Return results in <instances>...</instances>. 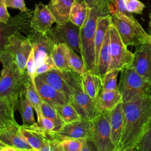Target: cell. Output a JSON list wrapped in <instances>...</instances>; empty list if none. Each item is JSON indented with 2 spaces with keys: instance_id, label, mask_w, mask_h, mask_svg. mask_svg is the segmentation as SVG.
<instances>
[{
  "instance_id": "obj_44",
  "label": "cell",
  "mask_w": 151,
  "mask_h": 151,
  "mask_svg": "<svg viewBox=\"0 0 151 151\" xmlns=\"http://www.w3.org/2000/svg\"><path fill=\"white\" fill-rule=\"evenodd\" d=\"M81 151H99L92 139L85 140L84 144Z\"/></svg>"
},
{
  "instance_id": "obj_50",
  "label": "cell",
  "mask_w": 151,
  "mask_h": 151,
  "mask_svg": "<svg viewBox=\"0 0 151 151\" xmlns=\"http://www.w3.org/2000/svg\"><path fill=\"white\" fill-rule=\"evenodd\" d=\"M4 1H5V0H4Z\"/></svg>"
},
{
  "instance_id": "obj_12",
  "label": "cell",
  "mask_w": 151,
  "mask_h": 151,
  "mask_svg": "<svg viewBox=\"0 0 151 151\" xmlns=\"http://www.w3.org/2000/svg\"><path fill=\"white\" fill-rule=\"evenodd\" d=\"M19 127L15 120H0V144L12 146L21 150L33 149L21 135Z\"/></svg>"
},
{
  "instance_id": "obj_10",
  "label": "cell",
  "mask_w": 151,
  "mask_h": 151,
  "mask_svg": "<svg viewBox=\"0 0 151 151\" xmlns=\"http://www.w3.org/2000/svg\"><path fill=\"white\" fill-rule=\"evenodd\" d=\"M50 29L47 33H42L31 29L27 35L34 50L37 67L51 55L54 45L57 44Z\"/></svg>"
},
{
  "instance_id": "obj_17",
  "label": "cell",
  "mask_w": 151,
  "mask_h": 151,
  "mask_svg": "<svg viewBox=\"0 0 151 151\" xmlns=\"http://www.w3.org/2000/svg\"><path fill=\"white\" fill-rule=\"evenodd\" d=\"M57 133L62 141L66 139H92L91 120L82 119L78 121L64 123Z\"/></svg>"
},
{
  "instance_id": "obj_48",
  "label": "cell",
  "mask_w": 151,
  "mask_h": 151,
  "mask_svg": "<svg viewBox=\"0 0 151 151\" xmlns=\"http://www.w3.org/2000/svg\"><path fill=\"white\" fill-rule=\"evenodd\" d=\"M148 34L151 36V12L149 14V31Z\"/></svg>"
},
{
  "instance_id": "obj_40",
  "label": "cell",
  "mask_w": 151,
  "mask_h": 151,
  "mask_svg": "<svg viewBox=\"0 0 151 151\" xmlns=\"http://www.w3.org/2000/svg\"><path fill=\"white\" fill-rule=\"evenodd\" d=\"M40 151H64V150L61 141L57 139H54L46 141Z\"/></svg>"
},
{
  "instance_id": "obj_46",
  "label": "cell",
  "mask_w": 151,
  "mask_h": 151,
  "mask_svg": "<svg viewBox=\"0 0 151 151\" xmlns=\"http://www.w3.org/2000/svg\"><path fill=\"white\" fill-rule=\"evenodd\" d=\"M88 8H91L94 5L97 0H83Z\"/></svg>"
},
{
  "instance_id": "obj_39",
  "label": "cell",
  "mask_w": 151,
  "mask_h": 151,
  "mask_svg": "<svg viewBox=\"0 0 151 151\" xmlns=\"http://www.w3.org/2000/svg\"><path fill=\"white\" fill-rule=\"evenodd\" d=\"M126 9L132 14H140L145 8V5L139 0H124Z\"/></svg>"
},
{
  "instance_id": "obj_43",
  "label": "cell",
  "mask_w": 151,
  "mask_h": 151,
  "mask_svg": "<svg viewBox=\"0 0 151 151\" xmlns=\"http://www.w3.org/2000/svg\"><path fill=\"white\" fill-rule=\"evenodd\" d=\"M10 15L7 11V7L4 1H0V22L6 23L10 18Z\"/></svg>"
},
{
  "instance_id": "obj_4",
  "label": "cell",
  "mask_w": 151,
  "mask_h": 151,
  "mask_svg": "<svg viewBox=\"0 0 151 151\" xmlns=\"http://www.w3.org/2000/svg\"><path fill=\"white\" fill-rule=\"evenodd\" d=\"M118 89L122 96V102L127 103L142 95L151 96V83L129 66L120 71Z\"/></svg>"
},
{
  "instance_id": "obj_9",
  "label": "cell",
  "mask_w": 151,
  "mask_h": 151,
  "mask_svg": "<svg viewBox=\"0 0 151 151\" xmlns=\"http://www.w3.org/2000/svg\"><path fill=\"white\" fill-rule=\"evenodd\" d=\"M2 50L8 51L13 55L21 74H26L27 61L32 50L28 37L21 32H16L8 38Z\"/></svg>"
},
{
  "instance_id": "obj_5",
  "label": "cell",
  "mask_w": 151,
  "mask_h": 151,
  "mask_svg": "<svg viewBox=\"0 0 151 151\" xmlns=\"http://www.w3.org/2000/svg\"><path fill=\"white\" fill-rule=\"evenodd\" d=\"M111 24L115 27L122 41L127 47H136L151 37L144 30L134 15L120 14L111 16Z\"/></svg>"
},
{
  "instance_id": "obj_19",
  "label": "cell",
  "mask_w": 151,
  "mask_h": 151,
  "mask_svg": "<svg viewBox=\"0 0 151 151\" xmlns=\"http://www.w3.org/2000/svg\"><path fill=\"white\" fill-rule=\"evenodd\" d=\"M35 83L37 90L42 101L52 106L69 103V100L64 93L47 83L39 76L35 77Z\"/></svg>"
},
{
  "instance_id": "obj_7",
  "label": "cell",
  "mask_w": 151,
  "mask_h": 151,
  "mask_svg": "<svg viewBox=\"0 0 151 151\" xmlns=\"http://www.w3.org/2000/svg\"><path fill=\"white\" fill-rule=\"evenodd\" d=\"M110 113L105 111L91 120L92 140L99 151H117L111 139Z\"/></svg>"
},
{
  "instance_id": "obj_13",
  "label": "cell",
  "mask_w": 151,
  "mask_h": 151,
  "mask_svg": "<svg viewBox=\"0 0 151 151\" xmlns=\"http://www.w3.org/2000/svg\"><path fill=\"white\" fill-rule=\"evenodd\" d=\"M19 131L25 141L34 149H41L48 140L57 139L61 141L57 132H50L44 129L38 122L30 125H20Z\"/></svg>"
},
{
  "instance_id": "obj_27",
  "label": "cell",
  "mask_w": 151,
  "mask_h": 151,
  "mask_svg": "<svg viewBox=\"0 0 151 151\" xmlns=\"http://www.w3.org/2000/svg\"><path fill=\"white\" fill-rule=\"evenodd\" d=\"M56 68L61 71L71 70L68 62V45L64 43L56 44L51 54Z\"/></svg>"
},
{
  "instance_id": "obj_31",
  "label": "cell",
  "mask_w": 151,
  "mask_h": 151,
  "mask_svg": "<svg viewBox=\"0 0 151 151\" xmlns=\"http://www.w3.org/2000/svg\"><path fill=\"white\" fill-rule=\"evenodd\" d=\"M68 62L71 70L82 76L86 72L85 66L83 60L78 53L68 46Z\"/></svg>"
},
{
  "instance_id": "obj_11",
  "label": "cell",
  "mask_w": 151,
  "mask_h": 151,
  "mask_svg": "<svg viewBox=\"0 0 151 151\" xmlns=\"http://www.w3.org/2000/svg\"><path fill=\"white\" fill-rule=\"evenodd\" d=\"M32 14L33 11L29 10L10 18L6 23L0 22L1 50L3 49L8 38L11 35L16 32H29L31 30V20Z\"/></svg>"
},
{
  "instance_id": "obj_45",
  "label": "cell",
  "mask_w": 151,
  "mask_h": 151,
  "mask_svg": "<svg viewBox=\"0 0 151 151\" xmlns=\"http://www.w3.org/2000/svg\"><path fill=\"white\" fill-rule=\"evenodd\" d=\"M1 145L0 151H21V149H19L17 147H15L12 146H9L4 144Z\"/></svg>"
},
{
  "instance_id": "obj_18",
  "label": "cell",
  "mask_w": 151,
  "mask_h": 151,
  "mask_svg": "<svg viewBox=\"0 0 151 151\" xmlns=\"http://www.w3.org/2000/svg\"><path fill=\"white\" fill-rule=\"evenodd\" d=\"M55 22V19L47 5L39 2L36 4L31 20V29L47 33Z\"/></svg>"
},
{
  "instance_id": "obj_1",
  "label": "cell",
  "mask_w": 151,
  "mask_h": 151,
  "mask_svg": "<svg viewBox=\"0 0 151 151\" xmlns=\"http://www.w3.org/2000/svg\"><path fill=\"white\" fill-rule=\"evenodd\" d=\"M124 128L119 148L122 151L136 145L151 120V96L142 95L123 103Z\"/></svg>"
},
{
  "instance_id": "obj_35",
  "label": "cell",
  "mask_w": 151,
  "mask_h": 151,
  "mask_svg": "<svg viewBox=\"0 0 151 151\" xmlns=\"http://www.w3.org/2000/svg\"><path fill=\"white\" fill-rule=\"evenodd\" d=\"M136 146L139 151H151V120Z\"/></svg>"
},
{
  "instance_id": "obj_26",
  "label": "cell",
  "mask_w": 151,
  "mask_h": 151,
  "mask_svg": "<svg viewBox=\"0 0 151 151\" xmlns=\"http://www.w3.org/2000/svg\"><path fill=\"white\" fill-rule=\"evenodd\" d=\"M111 24V15L101 16L99 18L97 24L95 38H94L96 68L98 62L100 52L105 38L106 34ZM95 71H96V68H95Z\"/></svg>"
},
{
  "instance_id": "obj_3",
  "label": "cell",
  "mask_w": 151,
  "mask_h": 151,
  "mask_svg": "<svg viewBox=\"0 0 151 151\" xmlns=\"http://www.w3.org/2000/svg\"><path fill=\"white\" fill-rule=\"evenodd\" d=\"M2 65L0 77V104L18 109L19 95L24 88V76L17 65L15 59L8 51L0 52Z\"/></svg>"
},
{
  "instance_id": "obj_47",
  "label": "cell",
  "mask_w": 151,
  "mask_h": 151,
  "mask_svg": "<svg viewBox=\"0 0 151 151\" xmlns=\"http://www.w3.org/2000/svg\"><path fill=\"white\" fill-rule=\"evenodd\" d=\"M122 151H139V150H138L137 146L134 145V146L127 147V148H126V149H124Z\"/></svg>"
},
{
  "instance_id": "obj_16",
  "label": "cell",
  "mask_w": 151,
  "mask_h": 151,
  "mask_svg": "<svg viewBox=\"0 0 151 151\" xmlns=\"http://www.w3.org/2000/svg\"><path fill=\"white\" fill-rule=\"evenodd\" d=\"M69 103L74 106L82 119L91 120L99 114L96 110V101L83 89L82 80L69 99Z\"/></svg>"
},
{
  "instance_id": "obj_38",
  "label": "cell",
  "mask_w": 151,
  "mask_h": 151,
  "mask_svg": "<svg viewBox=\"0 0 151 151\" xmlns=\"http://www.w3.org/2000/svg\"><path fill=\"white\" fill-rule=\"evenodd\" d=\"M56 68L52 58L51 55H50L38 67H37L35 76H39L45 73Z\"/></svg>"
},
{
  "instance_id": "obj_32",
  "label": "cell",
  "mask_w": 151,
  "mask_h": 151,
  "mask_svg": "<svg viewBox=\"0 0 151 151\" xmlns=\"http://www.w3.org/2000/svg\"><path fill=\"white\" fill-rule=\"evenodd\" d=\"M41 110L43 116L52 120L56 125L57 132L59 131L62 126L64 124V123L59 116L55 108L50 104L43 101Z\"/></svg>"
},
{
  "instance_id": "obj_8",
  "label": "cell",
  "mask_w": 151,
  "mask_h": 151,
  "mask_svg": "<svg viewBox=\"0 0 151 151\" xmlns=\"http://www.w3.org/2000/svg\"><path fill=\"white\" fill-rule=\"evenodd\" d=\"M111 63L110 69H117L120 71L129 67L133 61L134 54L127 49L122 41L116 28L111 24L110 27Z\"/></svg>"
},
{
  "instance_id": "obj_28",
  "label": "cell",
  "mask_w": 151,
  "mask_h": 151,
  "mask_svg": "<svg viewBox=\"0 0 151 151\" xmlns=\"http://www.w3.org/2000/svg\"><path fill=\"white\" fill-rule=\"evenodd\" d=\"M18 110L21 114L24 125H30L35 123L34 114V109L26 96L24 87L19 95Z\"/></svg>"
},
{
  "instance_id": "obj_33",
  "label": "cell",
  "mask_w": 151,
  "mask_h": 151,
  "mask_svg": "<svg viewBox=\"0 0 151 151\" xmlns=\"http://www.w3.org/2000/svg\"><path fill=\"white\" fill-rule=\"evenodd\" d=\"M120 70L117 69L109 70L102 78V90H118L117 78Z\"/></svg>"
},
{
  "instance_id": "obj_22",
  "label": "cell",
  "mask_w": 151,
  "mask_h": 151,
  "mask_svg": "<svg viewBox=\"0 0 151 151\" xmlns=\"http://www.w3.org/2000/svg\"><path fill=\"white\" fill-rule=\"evenodd\" d=\"M74 0H50L47 6L55 19V22L63 25L69 20L70 13Z\"/></svg>"
},
{
  "instance_id": "obj_49",
  "label": "cell",
  "mask_w": 151,
  "mask_h": 151,
  "mask_svg": "<svg viewBox=\"0 0 151 151\" xmlns=\"http://www.w3.org/2000/svg\"><path fill=\"white\" fill-rule=\"evenodd\" d=\"M21 151H40L39 150L34 149H25V150H21Z\"/></svg>"
},
{
  "instance_id": "obj_30",
  "label": "cell",
  "mask_w": 151,
  "mask_h": 151,
  "mask_svg": "<svg viewBox=\"0 0 151 151\" xmlns=\"http://www.w3.org/2000/svg\"><path fill=\"white\" fill-rule=\"evenodd\" d=\"M64 123H68L82 119L80 115L70 103L53 106Z\"/></svg>"
},
{
  "instance_id": "obj_6",
  "label": "cell",
  "mask_w": 151,
  "mask_h": 151,
  "mask_svg": "<svg viewBox=\"0 0 151 151\" xmlns=\"http://www.w3.org/2000/svg\"><path fill=\"white\" fill-rule=\"evenodd\" d=\"M39 77L47 83L64 93L68 100L73 95L76 87L81 83V76L73 70L61 71L53 69Z\"/></svg>"
},
{
  "instance_id": "obj_2",
  "label": "cell",
  "mask_w": 151,
  "mask_h": 151,
  "mask_svg": "<svg viewBox=\"0 0 151 151\" xmlns=\"http://www.w3.org/2000/svg\"><path fill=\"white\" fill-rule=\"evenodd\" d=\"M110 0H97L93 7H87L86 19L80 31L81 57L83 60L86 71L95 73L94 38L99 18L110 15Z\"/></svg>"
},
{
  "instance_id": "obj_21",
  "label": "cell",
  "mask_w": 151,
  "mask_h": 151,
  "mask_svg": "<svg viewBox=\"0 0 151 151\" xmlns=\"http://www.w3.org/2000/svg\"><path fill=\"white\" fill-rule=\"evenodd\" d=\"M122 101V96L119 89L116 90H101L96 101L97 113L109 111L113 110L119 103Z\"/></svg>"
},
{
  "instance_id": "obj_25",
  "label": "cell",
  "mask_w": 151,
  "mask_h": 151,
  "mask_svg": "<svg viewBox=\"0 0 151 151\" xmlns=\"http://www.w3.org/2000/svg\"><path fill=\"white\" fill-rule=\"evenodd\" d=\"M111 63L110 55V29H107L105 38L100 52L98 62L96 68L95 73L103 78L109 70Z\"/></svg>"
},
{
  "instance_id": "obj_42",
  "label": "cell",
  "mask_w": 151,
  "mask_h": 151,
  "mask_svg": "<svg viewBox=\"0 0 151 151\" xmlns=\"http://www.w3.org/2000/svg\"><path fill=\"white\" fill-rule=\"evenodd\" d=\"M38 123L45 130L50 132H57V127L55 123L49 118L42 116Z\"/></svg>"
},
{
  "instance_id": "obj_24",
  "label": "cell",
  "mask_w": 151,
  "mask_h": 151,
  "mask_svg": "<svg viewBox=\"0 0 151 151\" xmlns=\"http://www.w3.org/2000/svg\"><path fill=\"white\" fill-rule=\"evenodd\" d=\"M23 83L26 96L31 103L34 111L36 113L38 120L37 122H38L43 116L41 110L43 101L37 90L35 85H34L31 79L27 73L24 76Z\"/></svg>"
},
{
  "instance_id": "obj_14",
  "label": "cell",
  "mask_w": 151,
  "mask_h": 151,
  "mask_svg": "<svg viewBox=\"0 0 151 151\" xmlns=\"http://www.w3.org/2000/svg\"><path fill=\"white\" fill-rule=\"evenodd\" d=\"M50 30L57 44L64 43L67 44L81 56L80 27L69 21L63 25L57 24Z\"/></svg>"
},
{
  "instance_id": "obj_29",
  "label": "cell",
  "mask_w": 151,
  "mask_h": 151,
  "mask_svg": "<svg viewBox=\"0 0 151 151\" xmlns=\"http://www.w3.org/2000/svg\"><path fill=\"white\" fill-rule=\"evenodd\" d=\"M87 6L83 1L74 0L71 8L69 20L76 25L81 27L86 19Z\"/></svg>"
},
{
  "instance_id": "obj_23",
  "label": "cell",
  "mask_w": 151,
  "mask_h": 151,
  "mask_svg": "<svg viewBox=\"0 0 151 151\" xmlns=\"http://www.w3.org/2000/svg\"><path fill=\"white\" fill-rule=\"evenodd\" d=\"M82 84L84 91L95 101L102 90V78L91 71H86L81 76Z\"/></svg>"
},
{
  "instance_id": "obj_41",
  "label": "cell",
  "mask_w": 151,
  "mask_h": 151,
  "mask_svg": "<svg viewBox=\"0 0 151 151\" xmlns=\"http://www.w3.org/2000/svg\"><path fill=\"white\" fill-rule=\"evenodd\" d=\"M4 2L7 8L18 9L21 11V12H27L29 11L25 5L24 0H5Z\"/></svg>"
},
{
  "instance_id": "obj_34",
  "label": "cell",
  "mask_w": 151,
  "mask_h": 151,
  "mask_svg": "<svg viewBox=\"0 0 151 151\" xmlns=\"http://www.w3.org/2000/svg\"><path fill=\"white\" fill-rule=\"evenodd\" d=\"M109 8L111 16L120 14L128 16L133 15L132 13L127 11L124 0H110Z\"/></svg>"
},
{
  "instance_id": "obj_36",
  "label": "cell",
  "mask_w": 151,
  "mask_h": 151,
  "mask_svg": "<svg viewBox=\"0 0 151 151\" xmlns=\"http://www.w3.org/2000/svg\"><path fill=\"white\" fill-rule=\"evenodd\" d=\"M86 139H66L61 142L64 151H81Z\"/></svg>"
},
{
  "instance_id": "obj_37",
  "label": "cell",
  "mask_w": 151,
  "mask_h": 151,
  "mask_svg": "<svg viewBox=\"0 0 151 151\" xmlns=\"http://www.w3.org/2000/svg\"><path fill=\"white\" fill-rule=\"evenodd\" d=\"M36 64L35 61V57H34V52L33 49L32 50L28 58L26 64V73L30 77L32 81L35 85V72H36Z\"/></svg>"
},
{
  "instance_id": "obj_20",
  "label": "cell",
  "mask_w": 151,
  "mask_h": 151,
  "mask_svg": "<svg viewBox=\"0 0 151 151\" xmlns=\"http://www.w3.org/2000/svg\"><path fill=\"white\" fill-rule=\"evenodd\" d=\"M124 128L123 102H120L111 111L110 130L111 139L117 151H119Z\"/></svg>"
},
{
  "instance_id": "obj_15",
  "label": "cell",
  "mask_w": 151,
  "mask_h": 151,
  "mask_svg": "<svg viewBox=\"0 0 151 151\" xmlns=\"http://www.w3.org/2000/svg\"><path fill=\"white\" fill-rule=\"evenodd\" d=\"M130 67L151 83V37L136 47Z\"/></svg>"
}]
</instances>
